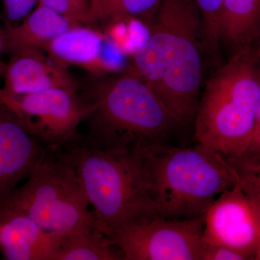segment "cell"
I'll list each match as a JSON object with an SVG mask.
<instances>
[{
    "label": "cell",
    "instance_id": "6da1fadb",
    "mask_svg": "<svg viewBox=\"0 0 260 260\" xmlns=\"http://www.w3.org/2000/svg\"><path fill=\"white\" fill-rule=\"evenodd\" d=\"M131 71L181 125L194 120L203 79V24L194 0H161Z\"/></svg>",
    "mask_w": 260,
    "mask_h": 260
},
{
    "label": "cell",
    "instance_id": "7a4b0ae2",
    "mask_svg": "<svg viewBox=\"0 0 260 260\" xmlns=\"http://www.w3.org/2000/svg\"><path fill=\"white\" fill-rule=\"evenodd\" d=\"M93 77L81 94L88 114L78 142L122 151L170 144L171 133L180 123L146 82L131 70Z\"/></svg>",
    "mask_w": 260,
    "mask_h": 260
},
{
    "label": "cell",
    "instance_id": "3957f363",
    "mask_svg": "<svg viewBox=\"0 0 260 260\" xmlns=\"http://www.w3.org/2000/svg\"><path fill=\"white\" fill-rule=\"evenodd\" d=\"M149 196L157 216H203L239 176L232 162L202 143L158 145L142 150Z\"/></svg>",
    "mask_w": 260,
    "mask_h": 260
},
{
    "label": "cell",
    "instance_id": "277c9868",
    "mask_svg": "<svg viewBox=\"0 0 260 260\" xmlns=\"http://www.w3.org/2000/svg\"><path fill=\"white\" fill-rule=\"evenodd\" d=\"M260 104V58L251 47L237 51L205 85L194 117L198 143L229 160L245 154Z\"/></svg>",
    "mask_w": 260,
    "mask_h": 260
},
{
    "label": "cell",
    "instance_id": "5b68a950",
    "mask_svg": "<svg viewBox=\"0 0 260 260\" xmlns=\"http://www.w3.org/2000/svg\"><path fill=\"white\" fill-rule=\"evenodd\" d=\"M69 152L95 221L108 237L157 217L149 196L142 150H104L75 142Z\"/></svg>",
    "mask_w": 260,
    "mask_h": 260
},
{
    "label": "cell",
    "instance_id": "8992f818",
    "mask_svg": "<svg viewBox=\"0 0 260 260\" xmlns=\"http://www.w3.org/2000/svg\"><path fill=\"white\" fill-rule=\"evenodd\" d=\"M1 208L25 213L46 232L55 235L95 225L74 164L64 148H46L26 181L0 204Z\"/></svg>",
    "mask_w": 260,
    "mask_h": 260
},
{
    "label": "cell",
    "instance_id": "52a82bcc",
    "mask_svg": "<svg viewBox=\"0 0 260 260\" xmlns=\"http://www.w3.org/2000/svg\"><path fill=\"white\" fill-rule=\"evenodd\" d=\"M205 215L195 218L155 217L119 229L111 242L123 260H200Z\"/></svg>",
    "mask_w": 260,
    "mask_h": 260
},
{
    "label": "cell",
    "instance_id": "ba28073f",
    "mask_svg": "<svg viewBox=\"0 0 260 260\" xmlns=\"http://www.w3.org/2000/svg\"><path fill=\"white\" fill-rule=\"evenodd\" d=\"M6 104L44 148H64L79 138L88 107L77 90L53 88L6 96Z\"/></svg>",
    "mask_w": 260,
    "mask_h": 260
},
{
    "label": "cell",
    "instance_id": "9c48e42d",
    "mask_svg": "<svg viewBox=\"0 0 260 260\" xmlns=\"http://www.w3.org/2000/svg\"><path fill=\"white\" fill-rule=\"evenodd\" d=\"M203 242L225 246L254 259L258 244L255 213L240 182L221 193L205 214Z\"/></svg>",
    "mask_w": 260,
    "mask_h": 260
},
{
    "label": "cell",
    "instance_id": "30bf717a",
    "mask_svg": "<svg viewBox=\"0 0 260 260\" xmlns=\"http://www.w3.org/2000/svg\"><path fill=\"white\" fill-rule=\"evenodd\" d=\"M45 50L67 66L78 67L93 76L123 72L118 49L110 38L90 25L72 27Z\"/></svg>",
    "mask_w": 260,
    "mask_h": 260
},
{
    "label": "cell",
    "instance_id": "8fae6325",
    "mask_svg": "<svg viewBox=\"0 0 260 260\" xmlns=\"http://www.w3.org/2000/svg\"><path fill=\"white\" fill-rule=\"evenodd\" d=\"M11 55L3 88L6 96L39 93L53 88L79 90L69 67L45 49H22Z\"/></svg>",
    "mask_w": 260,
    "mask_h": 260
},
{
    "label": "cell",
    "instance_id": "7c38bea8",
    "mask_svg": "<svg viewBox=\"0 0 260 260\" xmlns=\"http://www.w3.org/2000/svg\"><path fill=\"white\" fill-rule=\"evenodd\" d=\"M59 236L46 232L30 216L0 209V253L6 260H53Z\"/></svg>",
    "mask_w": 260,
    "mask_h": 260
},
{
    "label": "cell",
    "instance_id": "4fadbf2b",
    "mask_svg": "<svg viewBox=\"0 0 260 260\" xmlns=\"http://www.w3.org/2000/svg\"><path fill=\"white\" fill-rule=\"evenodd\" d=\"M45 149L18 116L0 101V160L17 188L30 175Z\"/></svg>",
    "mask_w": 260,
    "mask_h": 260
},
{
    "label": "cell",
    "instance_id": "5bb4252c",
    "mask_svg": "<svg viewBox=\"0 0 260 260\" xmlns=\"http://www.w3.org/2000/svg\"><path fill=\"white\" fill-rule=\"evenodd\" d=\"M54 10L39 5L20 23L8 25L3 34V48L13 54L22 49H46L54 39L75 26Z\"/></svg>",
    "mask_w": 260,
    "mask_h": 260
},
{
    "label": "cell",
    "instance_id": "9a60e30c",
    "mask_svg": "<svg viewBox=\"0 0 260 260\" xmlns=\"http://www.w3.org/2000/svg\"><path fill=\"white\" fill-rule=\"evenodd\" d=\"M259 37L260 0H225L219 22L220 44L234 54Z\"/></svg>",
    "mask_w": 260,
    "mask_h": 260
},
{
    "label": "cell",
    "instance_id": "2e32d148",
    "mask_svg": "<svg viewBox=\"0 0 260 260\" xmlns=\"http://www.w3.org/2000/svg\"><path fill=\"white\" fill-rule=\"evenodd\" d=\"M53 260H123L121 251L95 225L59 236Z\"/></svg>",
    "mask_w": 260,
    "mask_h": 260
},
{
    "label": "cell",
    "instance_id": "e0dca14e",
    "mask_svg": "<svg viewBox=\"0 0 260 260\" xmlns=\"http://www.w3.org/2000/svg\"><path fill=\"white\" fill-rule=\"evenodd\" d=\"M161 0H97L90 9V25L124 22L143 23L148 28Z\"/></svg>",
    "mask_w": 260,
    "mask_h": 260
},
{
    "label": "cell",
    "instance_id": "ac0fdd59",
    "mask_svg": "<svg viewBox=\"0 0 260 260\" xmlns=\"http://www.w3.org/2000/svg\"><path fill=\"white\" fill-rule=\"evenodd\" d=\"M202 24L205 48L215 61L220 59L219 22L225 0H194Z\"/></svg>",
    "mask_w": 260,
    "mask_h": 260
},
{
    "label": "cell",
    "instance_id": "d6986e66",
    "mask_svg": "<svg viewBox=\"0 0 260 260\" xmlns=\"http://www.w3.org/2000/svg\"><path fill=\"white\" fill-rule=\"evenodd\" d=\"M74 25H90V0H40Z\"/></svg>",
    "mask_w": 260,
    "mask_h": 260
},
{
    "label": "cell",
    "instance_id": "ffe728a7",
    "mask_svg": "<svg viewBox=\"0 0 260 260\" xmlns=\"http://www.w3.org/2000/svg\"><path fill=\"white\" fill-rule=\"evenodd\" d=\"M3 13L8 25L24 20L39 5L40 0H2Z\"/></svg>",
    "mask_w": 260,
    "mask_h": 260
},
{
    "label": "cell",
    "instance_id": "44dd1931",
    "mask_svg": "<svg viewBox=\"0 0 260 260\" xmlns=\"http://www.w3.org/2000/svg\"><path fill=\"white\" fill-rule=\"evenodd\" d=\"M200 260H246V258L225 246L206 244L202 241Z\"/></svg>",
    "mask_w": 260,
    "mask_h": 260
},
{
    "label": "cell",
    "instance_id": "7402d4cb",
    "mask_svg": "<svg viewBox=\"0 0 260 260\" xmlns=\"http://www.w3.org/2000/svg\"><path fill=\"white\" fill-rule=\"evenodd\" d=\"M260 159V104L256 110L255 117H254V124H253L252 133L250 143L245 154L242 158L237 160H249V161H254V160Z\"/></svg>",
    "mask_w": 260,
    "mask_h": 260
},
{
    "label": "cell",
    "instance_id": "603a6c76",
    "mask_svg": "<svg viewBox=\"0 0 260 260\" xmlns=\"http://www.w3.org/2000/svg\"><path fill=\"white\" fill-rule=\"evenodd\" d=\"M248 197H249V200H250L253 209H254V213H255L256 221H257L258 244L254 259L260 260V200L256 199L255 198H253V197L249 196V195H248Z\"/></svg>",
    "mask_w": 260,
    "mask_h": 260
},
{
    "label": "cell",
    "instance_id": "cb8c5ba5",
    "mask_svg": "<svg viewBox=\"0 0 260 260\" xmlns=\"http://www.w3.org/2000/svg\"><path fill=\"white\" fill-rule=\"evenodd\" d=\"M5 99H6V94H5L4 90L3 88H0V101L4 102Z\"/></svg>",
    "mask_w": 260,
    "mask_h": 260
},
{
    "label": "cell",
    "instance_id": "d4e9b609",
    "mask_svg": "<svg viewBox=\"0 0 260 260\" xmlns=\"http://www.w3.org/2000/svg\"><path fill=\"white\" fill-rule=\"evenodd\" d=\"M259 46H258V47L255 49L256 54H258V56H259L260 58V37H259Z\"/></svg>",
    "mask_w": 260,
    "mask_h": 260
},
{
    "label": "cell",
    "instance_id": "484cf974",
    "mask_svg": "<svg viewBox=\"0 0 260 260\" xmlns=\"http://www.w3.org/2000/svg\"><path fill=\"white\" fill-rule=\"evenodd\" d=\"M3 48V34H0V49Z\"/></svg>",
    "mask_w": 260,
    "mask_h": 260
},
{
    "label": "cell",
    "instance_id": "4316f807",
    "mask_svg": "<svg viewBox=\"0 0 260 260\" xmlns=\"http://www.w3.org/2000/svg\"><path fill=\"white\" fill-rule=\"evenodd\" d=\"M97 0H90V5H91V6L92 5H93L94 4V3H95V2H96ZM90 9H91V8H90Z\"/></svg>",
    "mask_w": 260,
    "mask_h": 260
},
{
    "label": "cell",
    "instance_id": "83f0119b",
    "mask_svg": "<svg viewBox=\"0 0 260 260\" xmlns=\"http://www.w3.org/2000/svg\"><path fill=\"white\" fill-rule=\"evenodd\" d=\"M244 161H247V160H244ZM248 162H257V164H260V159H259V160H255V161H248Z\"/></svg>",
    "mask_w": 260,
    "mask_h": 260
}]
</instances>
